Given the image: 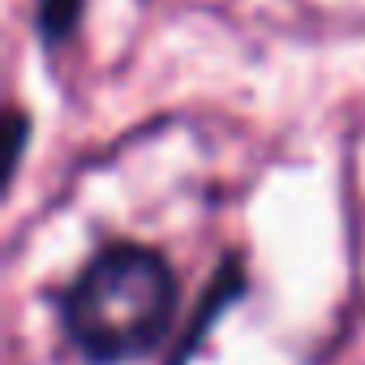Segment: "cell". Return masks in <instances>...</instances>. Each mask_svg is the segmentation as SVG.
<instances>
[{
	"label": "cell",
	"mask_w": 365,
	"mask_h": 365,
	"mask_svg": "<svg viewBox=\"0 0 365 365\" xmlns=\"http://www.w3.org/2000/svg\"><path fill=\"white\" fill-rule=\"evenodd\" d=\"M176 297V271L155 245L108 241L56 297V318L86 365H129L168 339Z\"/></svg>",
	"instance_id": "1"
},
{
	"label": "cell",
	"mask_w": 365,
	"mask_h": 365,
	"mask_svg": "<svg viewBox=\"0 0 365 365\" xmlns=\"http://www.w3.org/2000/svg\"><path fill=\"white\" fill-rule=\"evenodd\" d=\"M237 297H245V262H241L237 254H228V258L220 262L215 279H211V292H202L194 322H190L185 331H180V339H176V348H172L168 365H185V361L202 348V335L215 327V318L224 314V305H232Z\"/></svg>",
	"instance_id": "2"
},
{
	"label": "cell",
	"mask_w": 365,
	"mask_h": 365,
	"mask_svg": "<svg viewBox=\"0 0 365 365\" xmlns=\"http://www.w3.org/2000/svg\"><path fill=\"white\" fill-rule=\"evenodd\" d=\"M82 5H86V0H35V26H39V39H43L48 48L65 43V39L78 31Z\"/></svg>",
	"instance_id": "3"
}]
</instances>
